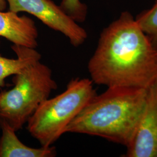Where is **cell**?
Returning a JSON list of instances; mask_svg holds the SVG:
<instances>
[{"label": "cell", "instance_id": "6da1fadb", "mask_svg": "<svg viewBox=\"0 0 157 157\" xmlns=\"http://www.w3.org/2000/svg\"><path fill=\"white\" fill-rule=\"evenodd\" d=\"M87 68L94 83L148 89L157 83V50L129 11L102 31Z\"/></svg>", "mask_w": 157, "mask_h": 157}, {"label": "cell", "instance_id": "7a4b0ae2", "mask_svg": "<svg viewBox=\"0 0 157 157\" xmlns=\"http://www.w3.org/2000/svg\"><path fill=\"white\" fill-rule=\"evenodd\" d=\"M148 92L140 88L107 87L84 107L65 133L95 136L127 147L143 112Z\"/></svg>", "mask_w": 157, "mask_h": 157}, {"label": "cell", "instance_id": "3957f363", "mask_svg": "<svg viewBox=\"0 0 157 157\" xmlns=\"http://www.w3.org/2000/svg\"><path fill=\"white\" fill-rule=\"evenodd\" d=\"M91 78H72L65 90L43 102L27 122V129L41 147L52 146L97 94Z\"/></svg>", "mask_w": 157, "mask_h": 157}, {"label": "cell", "instance_id": "277c9868", "mask_svg": "<svg viewBox=\"0 0 157 157\" xmlns=\"http://www.w3.org/2000/svg\"><path fill=\"white\" fill-rule=\"evenodd\" d=\"M13 87L0 93V118L17 131L58 88L50 67L40 61L13 75Z\"/></svg>", "mask_w": 157, "mask_h": 157}, {"label": "cell", "instance_id": "5b68a950", "mask_svg": "<svg viewBox=\"0 0 157 157\" xmlns=\"http://www.w3.org/2000/svg\"><path fill=\"white\" fill-rule=\"evenodd\" d=\"M10 11L26 12L37 17L50 28L67 37L72 45L83 44L88 35L84 29L51 0H6Z\"/></svg>", "mask_w": 157, "mask_h": 157}, {"label": "cell", "instance_id": "8992f818", "mask_svg": "<svg viewBox=\"0 0 157 157\" xmlns=\"http://www.w3.org/2000/svg\"><path fill=\"white\" fill-rule=\"evenodd\" d=\"M126 157H157V83L148 89L143 112Z\"/></svg>", "mask_w": 157, "mask_h": 157}, {"label": "cell", "instance_id": "52a82bcc", "mask_svg": "<svg viewBox=\"0 0 157 157\" xmlns=\"http://www.w3.org/2000/svg\"><path fill=\"white\" fill-rule=\"evenodd\" d=\"M0 36L15 45L36 48L39 33L36 24L30 17H19L13 12L0 11Z\"/></svg>", "mask_w": 157, "mask_h": 157}, {"label": "cell", "instance_id": "ba28073f", "mask_svg": "<svg viewBox=\"0 0 157 157\" xmlns=\"http://www.w3.org/2000/svg\"><path fill=\"white\" fill-rule=\"evenodd\" d=\"M0 157H54L56 148L48 147L32 148L25 145L19 139L16 130L3 118H0Z\"/></svg>", "mask_w": 157, "mask_h": 157}, {"label": "cell", "instance_id": "9c48e42d", "mask_svg": "<svg viewBox=\"0 0 157 157\" xmlns=\"http://www.w3.org/2000/svg\"><path fill=\"white\" fill-rule=\"evenodd\" d=\"M11 48L17 54V58L10 59L0 56V87L4 86L6 78L22 72L25 68L41 58V54L36 48L15 44Z\"/></svg>", "mask_w": 157, "mask_h": 157}, {"label": "cell", "instance_id": "30bf717a", "mask_svg": "<svg viewBox=\"0 0 157 157\" xmlns=\"http://www.w3.org/2000/svg\"><path fill=\"white\" fill-rule=\"evenodd\" d=\"M135 19L157 50V0L151 8L141 12Z\"/></svg>", "mask_w": 157, "mask_h": 157}, {"label": "cell", "instance_id": "8fae6325", "mask_svg": "<svg viewBox=\"0 0 157 157\" xmlns=\"http://www.w3.org/2000/svg\"><path fill=\"white\" fill-rule=\"evenodd\" d=\"M59 6L67 15L76 22L85 21L88 8L87 5L80 0H62Z\"/></svg>", "mask_w": 157, "mask_h": 157}, {"label": "cell", "instance_id": "7c38bea8", "mask_svg": "<svg viewBox=\"0 0 157 157\" xmlns=\"http://www.w3.org/2000/svg\"><path fill=\"white\" fill-rule=\"evenodd\" d=\"M6 0H0V11H4L6 8Z\"/></svg>", "mask_w": 157, "mask_h": 157}]
</instances>
